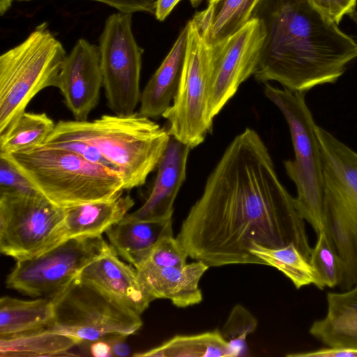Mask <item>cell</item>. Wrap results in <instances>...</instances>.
Wrapping results in <instances>:
<instances>
[{
    "label": "cell",
    "mask_w": 357,
    "mask_h": 357,
    "mask_svg": "<svg viewBox=\"0 0 357 357\" xmlns=\"http://www.w3.org/2000/svg\"><path fill=\"white\" fill-rule=\"evenodd\" d=\"M65 208L40 193L0 194V251L16 261L65 241Z\"/></svg>",
    "instance_id": "9"
},
{
    "label": "cell",
    "mask_w": 357,
    "mask_h": 357,
    "mask_svg": "<svg viewBox=\"0 0 357 357\" xmlns=\"http://www.w3.org/2000/svg\"><path fill=\"white\" fill-rule=\"evenodd\" d=\"M13 0H0V13L4 15L11 7Z\"/></svg>",
    "instance_id": "39"
},
{
    "label": "cell",
    "mask_w": 357,
    "mask_h": 357,
    "mask_svg": "<svg viewBox=\"0 0 357 357\" xmlns=\"http://www.w3.org/2000/svg\"><path fill=\"white\" fill-rule=\"evenodd\" d=\"M91 354L96 357L112 356L111 347L109 342L104 338L91 342Z\"/></svg>",
    "instance_id": "38"
},
{
    "label": "cell",
    "mask_w": 357,
    "mask_h": 357,
    "mask_svg": "<svg viewBox=\"0 0 357 357\" xmlns=\"http://www.w3.org/2000/svg\"><path fill=\"white\" fill-rule=\"evenodd\" d=\"M350 18L353 20V22L355 23L357 29V11L354 10L349 15Z\"/></svg>",
    "instance_id": "40"
},
{
    "label": "cell",
    "mask_w": 357,
    "mask_h": 357,
    "mask_svg": "<svg viewBox=\"0 0 357 357\" xmlns=\"http://www.w3.org/2000/svg\"><path fill=\"white\" fill-rule=\"evenodd\" d=\"M28 1L31 0H18ZM103 3L126 13H148L154 15L156 0H91Z\"/></svg>",
    "instance_id": "34"
},
{
    "label": "cell",
    "mask_w": 357,
    "mask_h": 357,
    "mask_svg": "<svg viewBox=\"0 0 357 357\" xmlns=\"http://www.w3.org/2000/svg\"><path fill=\"white\" fill-rule=\"evenodd\" d=\"M79 342L50 328L0 337L1 357L68 356V351Z\"/></svg>",
    "instance_id": "25"
},
{
    "label": "cell",
    "mask_w": 357,
    "mask_h": 357,
    "mask_svg": "<svg viewBox=\"0 0 357 357\" xmlns=\"http://www.w3.org/2000/svg\"><path fill=\"white\" fill-rule=\"evenodd\" d=\"M264 84V95L279 109L289 128L294 159L285 160L284 166L296 187V208L317 234L324 229L326 187L317 125L306 104L305 93Z\"/></svg>",
    "instance_id": "6"
},
{
    "label": "cell",
    "mask_w": 357,
    "mask_h": 357,
    "mask_svg": "<svg viewBox=\"0 0 357 357\" xmlns=\"http://www.w3.org/2000/svg\"><path fill=\"white\" fill-rule=\"evenodd\" d=\"M54 319L50 298L26 301L2 296L0 299V337L48 328Z\"/></svg>",
    "instance_id": "22"
},
{
    "label": "cell",
    "mask_w": 357,
    "mask_h": 357,
    "mask_svg": "<svg viewBox=\"0 0 357 357\" xmlns=\"http://www.w3.org/2000/svg\"><path fill=\"white\" fill-rule=\"evenodd\" d=\"M326 301V314L312 324L310 334L327 347L357 348V284L328 292Z\"/></svg>",
    "instance_id": "19"
},
{
    "label": "cell",
    "mask_w": 357,
    "mask_h": 357,
    "mask_svg": "<svg viewBox=\"0 0 357 357\" xmlns=\"http://www.w3.org/2000/svg\"><path fill=\"white\" fill-rule=\"evenodd\" d=\"M252 17L266 33L254 74L258 82L305 93L335 82L357 58V42L311 0H259Z\"/></svg>",
    "instance_id": "2"
},
{
    "label": "cell",
    "mask_w": 357,
    "mask_h": 357,
    "mask_svg": "<svg viewBox=\"0 0 357 357\" xmlns=\"http://www.w3.org/2000/svg\"><path fill=\"white\" fill-rule=\"evenodd\" d=\"M115 252L138 268L164 237L173 235L172 218L130 220L123 218L105 232Z\"/></svg>",
    "instance_id": "18"
},
{
    "label": "cell",
    "mask_w": 357,
    "mask_h": 357,
    "mask_svg": "<svg viewBox=\"0 0 357 357\" xmlns=\"http://www.w3.org/2000/svg\"><path fill=\"white\" fill-rule=\"evenodd\" d=\"M289 357H357V348L327 347L314 351L289 354Z\"/></svg>",
    "instance_id": "35"
},
{
    "label": "cell",
    "mask_w": 357,
    "mask_h": 357,
    "mask_svg": "<svg viewBox=\"0 0 357 357\" xmlns=\"http://www.w3.org/2000/svg\"><path fill=\"white\" fill-rule=\"evenodd\" d=\"M55 126L44 112H24L5 133L0 135V155L43 145Z\"/></svg>",
    "instance_id": "27"
},
{
    "label": "cell",
    "mask_w": 357,
    "mask_h": 357,
    "mask_svg": "<svg viewBox=\"0 0 357 357\" xmlns=\"http://www.w3.org/2000/svg\"><path fill=\"white\" fill-rule=\"evenodd\" d=\"M250 250L264 265L273 266L282 272L296 289L310 284L320 289L324 288L309 259L294 244L271 248L252 243Z\"/></svg>",
    "instance_id": "26"
},
{
    "label": "cell",
    "mask_w": 357,
    "mask_h": 357,
    "mask_svg": "<svg viewBox=\"0 0 357 357\" xmlns=\"http://www.w3.org/2000/svg\"><path fill=\"white\" fill-rule=\"evenodd\" d=\"M171 135L139 112L103 114L93 121L61 120L43 144L77 140L96 147L119 170L125 190L142 186L157 168Z\"/></svg>",
    "instance_id": "3"
},
{
    "label": "cell",
    "mask_w": 357,
    "mask_h": 357,
    "mask_svg": "<svg viewBox=\"0 0 357 357\" xmlns=\"http://www.w3.org/2000/svg\"><path fill=\"white\" fill-rule=\"evenodd\" d=\"M188 39V26L142 91L139 113L151 119L162 116L171 106L181 78Z\"/></svg>",
    "instance_id": "17"
},
{
    "label": "cell",
    "mask_w": 357,
    "mask_h": 357,
    "mask_svg": "<svg viewBox=\"0 0 357 357\" xmlns=\"http://www.w3.org/2000/svg\"><path fill=\"white\" fill-rule=\"evenodd\" d=\"M40 193L7 158L0 156V194L31 195Z\"/></svg>",
    "instance_id": "31"
},
{
    "label": "cell",
    "mask_w": 357,
    "mask_h": 357,
    "mask_svg": "<svg viewBox=\"0 0 357 357\" xmlns=\"http://www.w3.org/2000/svg\"><path fill=\"white\" fill-rule=\"evenodd\" d=\"M181 0H156L154 15L159 21H163L175 6Z\"/></svg>",
    "instance_id": "37"
},
{
    "label": "cell",
    "mask_w": 357,
    "mask_h": 357,
    "mask_svg": "<svg viewBox=\"0 0 357 357\" xmlns=\"http://www.w3.org/2000/svg\"><path fill=\"white\" fill-rule=\"evenodd\" d=\"M49 298L54 319L48 328L73 337L79 344L112 334L128 336L143 325L140 314L79 275Z\"/></svg>",
    "instance_id": "7"
},
{
    "label": "cell",
    "mask_w": 357,
    "mask_h": 357,
    "mask_svg": "<svg viewBox=\"0 0 357 357\" xmlns=\"http://www.w3.org/2000/svg\"><path fill=\"white\" fill-rule=\"evenodd\" d=\"M43 145L73 152L91 162L119 172L117 168L104 157L96 147L86 142L77 140H66Z\"/></svg>",
    "instance_id": "32"
},
{
    "label": "cell",
    "mask_w": 357,
    "mask_h": 357,
    "mask_svg": "<svg viewBox=\"0 0 357 357\" xmlns=\"http://www.w3.org/2000/svg\"><path fill=\"white\" fill-rule=\"evenodd\" d=\"M259 0H208L207 8L192 19L213 46L241 30L252 18Z\"/></svg>",
    "instance_id": "21"
},
{
    "label": "cell",
    "mask_w": 357,
    "mask_h": 357,
    "mask_svg": "<svg viewBox=\"0 0 357 357\" xmlns=\"http://www.w3.org/2000/svg\"><path fill=\"white\" fill-rule=\"evenodd\" d=\"M67 54L47 22L0 56V135L5 133L42 90L56 86Z\"/></svg>",
    "instance_id": "5"
},
{
    "label": "cell",
    "mask_w": 357,
    "mask_h": 357,
    "mask_svg": "<svg viewBox=\"0 0 357 357\" xmlns=\"http://www.w3.org/2000/svg\"><path fill=\"white\" fill-rule=\"evenodd\" d=\"M209 266L201 261L178 267L143 265L137 268L144 290L153 301L167 298L178 307L201 303L203 296L199 283Z\"/></svg>",
    "instance_id": "16"
},
{
    "label": "cell",
    "mask_w": 357,
    "mask_h": 357,
    "mask_svg": "<svg viewBox=\"0 0 357 357\" xmlns=\"http://www.w3.org/2000/svg\"><path fill=\"white\" fill-rule=\"evenodd\" d=\"M136 357H233L219 330L195 335H177L162 344L132 355Z\"/></svg>",
    "instance_id": "24"
},
{
    "label": "cell",
    "mask_w": 357,
    "mask_h": 357,
    "mask_svg": "<svg viewBox=\"0 0 357 357\" xmlns=\"http://www.w3.org/2000/svg\"><path fill=\"white\" fill-rule=\"evenodd\" d=\"M134 204L131 196L122 192L108 199L64 208V238L100 236L119 222Z\"/></svg>",
    "instance_id": "20"
},
{
    "label": "cell",
    "mask_w": 357,
    "mask_h": 357,
    "mask_svg": "<svg viewBox=\"0 0 357 357\" xmlns=\"http://www.w3.org/2000/svg\"><path fill=\"white\" fill-rule=\"evenodd\" d=\"M130 13L118 12L105 20L99 40L102 87L107 105L116 115L135 112L140 102L144 49L137 43Z\"/></svg>",
    "instance_id": "10"
},
{
    "label": "cell",
    "mask_w": 357,
    "mask_h": 357,
    "mask_svg": "<svg viewBox=\"0 0 357 357\" xmlns=\"http://www.w3.org/2000/svg\"><path fill=\"white\" fill-rule=\"evenodd\" d=\"M188 257H189L188 253L176 237L169 235L162 238L158 243L140 266L143 265L157 267L183 266L187 264Z\"/></svg>",
    "instance_id": "30"
},
{
    "label": "cell",
    "mask_w": 357,
    "mask_h": 357,
    "mask_svg": "<svg viewBox=\"0 0 357 357\" xmlns=\"http://www.w3.org/2000/svg\"><path fill=\"white\" fill-rule=\"evenodd\" d=\"M185 60L176 94L162 114L169 134L193 149L211 132L213 119L208 100L212 83L211 47L204 33L192 18L187 22Z\"/></svg>",
    "instance_id": "8"
},
{
    "label": "cell",
    "mask_w": 357,
    "mask_h": 357,
    "mask_svg": "<svg viewBox=\"0 0 357 357\" xmlns=\"http://www.w3.org/2000/svg\"><path fill=\"white\" fill-rule=\"evenodd\" d=\"M126 337L122 334H112L103 337L111 347L112 356H126L130 354V349L125 341Z\"/></svg>",
    "instance_id": "36"
},
{
    "label": "cell",
    "mask_w": 357,
    "mask_h": 357,
    "mask_svg": "<svg viewBox=\"0 0 357 357\" xmlns=\"http://www.w3.org/2000/svg\"><path fill=\"white\" fill-rule=\"evenodd\" d=\"M35 188L54 204L68 208L123 192L121 174L63 149L40 145L6 155Z\"/></svg>",
    "instance_id": "4"
},
{
    "label": "cell",
    "mask_w": 357,
    "mask_h": 357,
    "mask_svg": "<svg viewBox=\"0 0 357 357\" xmlns=\"http://www.w3.org/2000/svg\"><path fill=\"white\" fill-rule=\"evenodd\" d=\"M176 238L189 257L210 267L264 264L252 243L294 244L309 259L305 220L278 178L263 140L246 128L228 145Z\"/></svg>",
    "instance_id": "1"
},
{
    "label": "cell",
    "mask_w": 357,
    "mask_h": 357,
    "mask_svg": "<svg viewBox=\"0 0 357 357\" xmlns=\"http://www.w3.org/2000/svg\"><path fill=\"white\" fill-rule=\"evenodd\" d=\"M193 7H197L203 0H189Z\"/></svg>",
    "instance_id": "41"
},
{
    "label": "cell",
    "mask_w": 357,
    "mask_h": 357,
    "mask_svg": "<svg viewBox=\"0 0 357 357\" xmlns=\"http://www.w3.org/2000/svg\"><path fill=\"white\" fill-rule=\"evenodd\" d=\"M79 275L140 315L152 302L139 282L135 268L121 261L112 248L87 265Z\"/></svg>",
    "instance_id": "15"
},
{
    "label": "cell",
    "mask_w": 357,
    "mask_h": 357,
    "mask_svg": "<svg viewBox=\"0 0 357 357\" xmlns=\"http://www.w3.org/2000/svg\"><path fill=\"white\" fill-rule=\"evenodd\" d=\"M325 177L357 204V153L325 129L317 126Z\"/></svg>",
    "instance_id": "23"
},
{
    "label": "cell",
    "mask_w": 357,
    "mask_h": 357,
    "mask_svg": "<svg viewBox=\"0 0 357 357\" xmlns=\"http://www.w3.org/2000/svg\"><path fill=\"white\" fill-rule=\"evenodd\" d=\"M111 248L102 235L68 238L39 255L16 261L6 287L33 297H50Z\"/></svg>",
    "instance_id": "11"
},
{
    "label": "cell",
    "mask_w": 357,
    "mask_h": 357,
    "mask_svg": "<svg viewBox=\"0 0 357 357\" xmlns=\"http://www.w3.org/2000/svg\"><path fill=\"white\" fill-rule=\"evenodd\" d=\"M257 326V319L245 307L237 304L232 308L221 333L228 342L233 357L248 355L246 338Z\"/></svg>",
    "instance_id": "29"
},
{
    "label": "cell",
    "mask_w": 357,
    "mask_h": 357,
    "mask_svg": "<svg viewBox=\"0 0 357 357\" xmlns=\"http://www.w3.org/2000/svg\"><path fill=\"white\" fill-rule=\"evenodd\" d=\"M324 13L336 24L345 15L356 10L357 0H311Z\"/></svg>",
    "instance_id": "33"
},
{
    "label": "cell",
    "mask_w": 357,
    "mask_h": 357,
    "mask_svg": "<svg viewBox=\"0 0 357 357\" xmlns=\"http://www.w3.org/2000/svg\"><path fill=\"white\" fill-rule=\"evenodd\" d=\"M265 36L260 20L252 17L238 32L211 46L213 71L208 107L213 119L240 85L254 75Z\"/></svg>",
    "instance_id": "12"
},
{
    "label": "cell",
    "mask_w": 357,
    "mask_h": 357,
    "mask_svg": "<svg viewBox=\"0 0 357 357\" xmlns=\"http://www.w3.org/2000/svg\"><path fill=\"white\" fill-rule=\"evenodd\" d=\"M56 87L74 119L87 121L102 87L98 46L79 39L64 60Z\"/></svg>",
    "instance_id": "13"
},
{
    "label": "cell",
    "mask_w": 357,
    "mask_h": 357,
    "mask_svg": "<svg viewBox=\"0 0 357 357\" xmlns=\"http://www.w3.org/2000/svg\"><path fill=\"white\" fill-rule=\"evenodd\" d=\"M310 262L324 287L340 285L344 277V266L324 229L317 234Z\"/></svg>",
    "instance_id": "28"
},
{
    "label": "cell",
    "mask_w": 357,
    "mask_h": 357,
    "mask_svg": "<svg viewBox=\"0 0 357 357\" xmlns=\"http://www.w3.org/2000/svg\"><path fill=\"white\" fill-rule=\"evenodd\" d=\"M192 149L171 136L157 166V173L151 190L143 204L123 218L130 220L170 219L174 203L186 178V167Z\"/></svg>",
    "instance_id": "14"
}]
</instances>
